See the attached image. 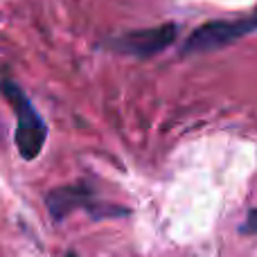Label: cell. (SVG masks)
I'll use <instances>...</instances> for the list:
<instances>
[{"label": "cell", "mask_w": 257, "mask_h": 257, "mask_svg": "<svg viewBox=\"0 0 257 257\" xmlns=\"http://www.w3.org/2000/svg\"><path fill=\"white\" fill-rule=\"evenodd\" d=\"M45 205H48V212L52 214L54 221H63L68 214L77 212V210H86L93 219H111V217L117 219L128 214L126 208L99 201L95 187L86 181L50 190L48 196H45Z\"/></svg>", "instance_id": "7a4b0ae2"}, {"label": "cell", "mask_w": 257, "mask_h": 257, "mask_svg": "<svg viewBox=\"0 0 257 257\" xmlns=\"http://www.w3.org/2000/svg\"><path fill=\"white\" fill-rule=\"evenodd\" d=\"M255 30H257V12L246 18H237V21H210V23H203L201 27H196L187 36L181 52L185 57L214 52V50L226 48V45L235 43L241 36L250 34Z\"/></svg>", "instance_id": "3957f363"}, {"label": "cell", "mask_w": 257, "mask_h": 257, "mask_svg": "<svg viewBox=\"0 0 257 257\" xmlns=\"http://www.w3.org/2000/svg\"><path fill=\"white\" fill-rule=\"evenodd\" d=\"M0 93L3 97L12 104L14 113H16V149L21 154L23 160H34L41 156L48 140V124L43 122V117L39 115V111L34 108V104L30 102L23 88L12 79H0Z\"/></svg>", "instance_id": "6da1fadb"}, {"label": "cell", "mask_w": 257, "mask_h": 257, "mask_svg": "<svg viewBox=\"0 0 257 257\" xmlns=\"http://www.w3.org/2000/svg\"><path fill=\"white\" fill-rule=\"evenodd\" d=\"M176 36H178V25L163 23L158 27H147V30H136V32H128V34H122L117 39H113L108 45L115 52L149 59V57H156L158 52H163V50H167L176 41Z\"/></svg>", "instance_id": "277c9868"}, {"label": "cell", "mask_w": 257, "mask_h": 257, "mask_svg": "<svg viewBox=\"0 0 257 257\" xmlns=\"http://www.w3.org/2000/svg\"><path fill=\"white\" fill-rule=\"evenodd\" d=\"M0 138H3V126H0Z\"/></svg>", "instance_id": "8992f818"}, {"label": "cell", "mask_w": 257, "mask_h": 257, "mask_svg": "<svg viewBox=\"0 0 257 257\" xmlns=\"http://www.w3.org/2000/svg\"><path fill=\"white\" fill-rule=\"evenodd\" d=\"M239 230L244 232V235H255L257 232V210H250L246 221H244V226H241Z\"/></svg>", "instance_id": "5b68a950"}]
</instances>
